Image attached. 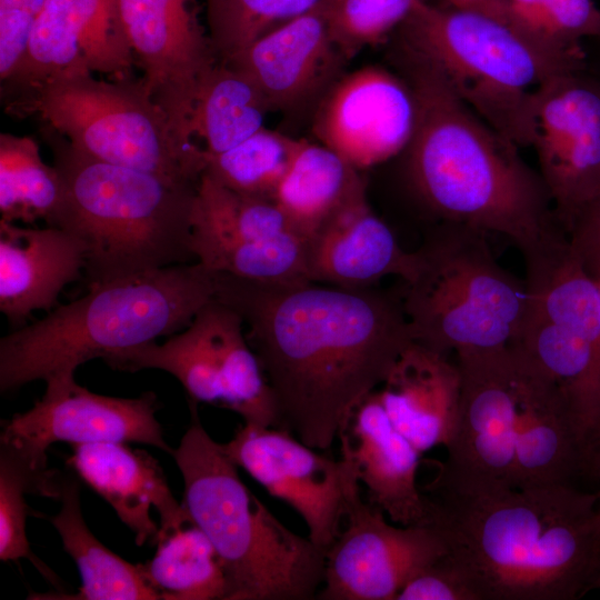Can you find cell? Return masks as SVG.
Here are the masks:
<instances>
[{
  "label": "cell",
  "mask_w": 600,
  "mask_h": 600,
  "mask_svg": "<svg viewBox=\"0 0 600 600\" xmlns=\"http://www.w3.org/2000/svg\"><path fill=\"white\" fill-rule=\"evenodd\" d=\"M214 298L242 318L272 390L277 428L328 451L352 408L414 341L400 296L216 273Z\"/></svg>",
  "instance_id": "cell-1"
},
{
  "label": "cell",
  "mask_w": 600,
  "mask_h": 600,
  "mask_svg": "<svg viewBox=\"0 0 600 600\" xmlns=\"http://www.w3.org/2000/svg\"><path fill=\"white\" fill-rule=\"evenodd\" d=\"M421 491L429 524L469 569L483 600H577L596 588V492L571 483H492L443 462Z\"/></svg>",
  "instance_id": "cell-2"
},
{
  "label": "cell",
  "mask_w": 600,
  "mask_h": 600,
  "mask_svg": "<svg viewBox=\"0 0 600 600\" xmlns=\"http://www.w3.org/2000/svg\"><path fill=\"white\" fill-rule=\"evenodd\" d=\"M399 61L416 106L408 178L441 223L503 236L521 253L561 228L518 147L481 121L421 52L403 42Z\"/></svg>",
  "instance_id": "cell-3"
},
{
  "label": "cell",
  "mask_w": 600,
  "mask_h": 600,
  "mask_svg": "<svg viewBox=\"0 0 600 600\" xmlns=\"http://www.w3.org/2000/svg\"><path fill=\"white\" fill-rule=\"evenodd\" d=\"M198 261L89 287L83 297L0 340V391L74 377L79 366L184 329L214 297Z\"/></svg>",
  "instance_id": "cell-4"
},
{
  "label": "cell",
  "mask_w": 600,
  "mask_h": 600,
  "mask_svg": "<svg viewBox=\"0 0 600 600\" xmlns=\"http://www.w3.org/2000/svg\"><path fill=\"white\" fill-rule=\"evenodd\" d=\"M40 132L64 186L54 227L82 241L89 287L196 261L190 242L198 186L91 158L47 126Z\"/></svg>",
  "instance_id": "cell-5"
},
{
  "label": "cell",
  "mask_w": 600,
  "mask_h": 600,
  "mask_svg": "<svg viewBox=\"0 0 600 600\" xmlns=\"http://www.w3.org/2000/svg\"><path fill=\"white\" fill-rule=\"evenodd\" d=\"M191 423L173 457L182 504L214 547L226 600H310L323 582L324 550L284 527L242 482L238 467L201 424Z\"/></svg>",
  "instance_id": "cell-6"
},
{
  "label": "cell",
  "mask_w": 600,
  "mask_h": 600,
  "mask_svg": "<svg viewBox=\"0 0 600 600\" xmlns=\"http://www.w3.org/2000/svg\"><path fill=\"white\" fill-rule=\"evenodd\" d=\"M401 28L403 42L431 60L457 96L517 147L531 144L536 90L583 68L582 50L554 48L490 16L424 0Z\"/></svg>",
  "instance_id": "cell-7"
},
{
  "label": "cell",
  "mask_w": 600,
  "mask_h": 600,
  "mask_svg": "<svg viewBox=\"0 0 600 600\" xmlns=\"http://www.w3.org/2000/svg\"><path fill=\"white\" fill-rule=\"evenodd\" d=\"M483 231L441 223L416 251L400 299L414 341L442 353L502 348L526 322V281L496 259Z\"/></svg>",
  "instance_id": "cell-8"
},
{
  "label": "cell",
  "mask_w": 600,
  "mask_h": 600,
  "mask_svg": "<svg viewBox=\"0 0 600 600\" xmlns=\"http://www.w3.org/2000/svg\"><path fill=\"white\" fill-rule=\"evenodd\" d=\"M4 101L11 117L39 118L91 158L176 183H199L202 153L178 141L142 78L103 80L70 70Z\"/></svg>",
  "instance_id": "cell-9"
},
{
  "label": "cell",
  "mask_w": 600,
  "mask_h": 600,
  "mask_svg": "<svg viewBox=\"0 0 600 600\" xmlns=\"http://www.w3.org/2000/svg\"><path fill=\"white\" fill-rule=\"evenodd\" d=\"M243 327L240 314L213 297L163 343L118 351L103 361L119 371H166L181 383L190 403L230 410L244 424L277 427L274 397Z\"/></svg>",
  "instance_id": "cell-10"
},
{
  "label": "cell",
  "mask_w": 600,
  "mask_h": 600,
  "mask_svg": "<svg viewBox=\"0 0 600 600\" xmlns=\"http://www.w3.org/2000/svg\"><path fill=\"white\" fill-rule=\"evenodd\" d=\"M449 546L432 524L394 526L363 500L361 486L350 494L340 532L324 550L319 600H396L404 584Z\"/></svg>",
  "instance_id": "cell-11"
},
{
  "label": "cell",
  "mask_w": 600,
  "mask_h": 600,
  "mask_svg": "<svg viewBox=\"0 0 600 600\" xmlns=\"http://www.w3.org/2000/svg\"><path fill=\"white\" fill-rule=\"evenodd\" d=\"M221 446L238 468L294 509L308 538L326 550L340 532L350 494L360 486L352 464L277 427L243 423Z\"/></svg>",
  "instance_id": "cell-12"
},
{
  "label": "cell",
  "mask_w": 600,
  "mask_h": 600,
  "mask_svg": "<svg viewBox=\"0 0 600 600\" xmlns=\"http://www.w3.org/2000/svg\"><path fill=\"white\" fill-rule=\"evenodd\" d=\"M530 146L556 220L567 233L600 196V84L580 71L541 84L533 96Z\"/></svg>",
  "instance_id": "cell-13"
},
{
  "label": "cell",
  "mask_w": 600,
  "mask_h": 600,
  "mask_svg": "<svg viewBox=\"0 0 600 600\" xmlns=\"http://www.w3.org/2000/svg\"><path fill=\"white\" fill-rule=\"evenodd\" d=\"M124 32L143 83L178 141L200 153L189 120L199 87L217 62L197 0H118Z\"/></svg>",
  "instance_id": "cell-14"
},
{
  "label": "cell",
  "mask_w": 600,
  "mask_h": 600,
  "mask_svg": "<svg viewBox=\"0 0 600 600\" xmlns=\"http://www.w3.org/2000/svg\"><path fill=\"white\" fill-rule=\"evenodd\" d=\"M134 63L118 0H44L22 58L1 81V96L6 100L70 70L130 79Z\"/></svg>",
  "instance_id": "cell-15"
},
{
  "label": "cell",
  "mask_w": 600,
  "mask_h": 600,
  "mask_svg": "<svg viewBox=\"0 0 600 600\" xmlns=\"http://www.w3.org/2000/svg\"><path fill=\"white\" fill-rule=\"evenodd\" d=\"M158 408L153 392L109 397L89 391L74 377L56 379L46 382L43 396L29 410L3 422L0 439L38 459H47V449L59 441L134 442L171 454L156 416Z\"/></svg>",
  "instance_id": "cell-16"
},
{
  "label": "cell",
  "mask_w": 600,
  "mask_h": 600,
  "mask_svg": "<svg viewBox=\"0 0 600 600\" xmlns=\"http://www.w3.org/2000/svg\"><path fill=\"white\" fill-rule=\"evenodd\" d=\"M454 356L461 374V401L443 464L472 479L516 486L514 347Z\"/></svg>",
  "instance_id": "cell-17"
},
{
  "label": "cell",
  "mask_w": 600,
  "mask_h": 600,
  "mask_svg": "<svg viewBox=\"0 0 600 600\" xmlns=\"http://www.w3.org/2000/svg\"><path fill=\"white\" fill-rule=\"evenodd\" d=\"M414 123L408 83L382 68L366 67L330 88L318 108L313 132L320 143L361 170L407 149Z\"/></svg>",
  "instance_id": "cell-18"
},
{
  "label": "cell",
  "mask_w": 600,
  "mask_h": 600,
  "mask_svg": "<svg viewBox=\"0 0 600 600\" xmlns=\"http://www.w3.org/2000/svg\"><path fill=\"white\" fill-rule=\"evenodd\" d=\"M338 439L340 456L352 464L369 503L396 524H429V508L417 484L421 452L391 423L379 388L352 408Z\"/></svg>",
  "instance_id": "cell-19"
},
{
  "label": "cell",
  "mask_w": 600,
  "mask_h": 600,
  "mask_svg": "<svg viewBox=\"0 0 600 600\" xmlns=\"http://www.w3.org/2000/svg\"><path fill=\"white\" fill-rule=\"evenodd\" d=\"M309 282L350 289L370 288L388 276L411 278L416 251L404 250L366 198V187L351 196L306 241Z\"/></svg>",
  "instance_id": "cell-20"
},
{
  "label": "cell",
  "mask_w": 600,
  "mask_h": 600,
  "mask_svg": "<svg viewBox=\"0 0 600 600\" xmlns=\"http://www.w3.org/2000/svg\"><path fill=\"white\" fill-rule=\"evenodd\" d=\"M326 8L327 0L223 62L246 72L271 110L304 102L330 81L346 60L331 37Z\"/></svg>",
  "instance_id": "cell-21"
},
{
  "label": "cell",
  "mask_w": 600,
  "mask_h": 600,
  "mask_svg": "<svg viewBox=\"0 0 600 600\" xmlns=\"http://www.w3.org/2000/svg\"><path fill=\"white\" fill-rule=\"evenodd\" d=\"M68 466L104 499L134 534L137 546L154 544L159 528L179 521V503L164 473L148 452L124 442L71 444Z\"/></svg>",
  "instance_id": "cell-22"
},
{
  "label": "cell",
  "mask_w": 600,
  "mask_h": 600,
  "mask_svg": "<svg viewBox=\"0 0 600 600\" xmlns=\"http://www.w3.org/2000/svg\"><path fill=\"white\" fill-rule=\"evenodd\" d=\"M516 487L570 483L586 450L553 380L517 344Z\"/></svg>",
  "instance_id": "cell-23"
},
{
  "label": "cell",
  "mask_w": 600,
  "mask_h": 600,
  "mask_svg": "<svg viewBox=\"0 0 600 600\" xmlns=\"http://www.w3.org/2000/svg\"><path fill=\"white\" fill-rule=\"evenodd\" d=\"M379 392L391 423L421 453L450 443L460 410L461 374L449 354L411 342Z\"/></svg>",
  "instance_id": "cell-24"
},
{
  "label": "cell",
  "mask_w": 600,
  "mask_h": 600,
  "mask_svg": "<svg viewBox=\"0 0 600 600\" xmlns=\"http://www.w3.org/2000/svg\"><path fill=\"white\" fill-rule=\"evenodd\" d=\"M84 264V246L72 232L0 220V311L12 326L36 310L50 311Z\"/></svg>",
  "instance_id": "cell-25"
},
{
  "label": "cell",
  "mask_w": 600,
  "mask_h": 600,
  "mask_svg": "<svg viewBox=\"0 0 600 600\" xmlns=\"http://www.w3.org/2000/svg\"><path fill=\"white\" fill-rule=\"evenodd\" d=\"M60 510L48 520L61 538L66 552L73 559L81 586L73 594L54 592L32 599L64 600H159L143 578L139 564H132L106 548L84 522L77 478L62 474Z\"/></svg>",
  "instance_id": "cell-26"
},
{
  "label": "cell",
  "mask_w": 600,
  "mask_h": 600,
  "mask_svg": "<svg viewBox=\"0 0 600 600\" xmlns=\"http://www.w3.org/2000/svg\"><path fill=\"white\" fill-rule=\"evenodd\" d=\"M358 171L322 143L301 139L272 200L306 241L351 196L366 187Z\"/></svg>",
  "instance_id": "cell-27"
},
{
  "label": "cell",
  "mask_w": 600,
  "mask_h": 600,
  "mask_svg": "<svg viewBox=\"0 0 600 600\" xmlns=\"http://www.w3.org/2000/svg\"><path fill=\"white\" fill-rule=\"evenodd\" d=\"M154 546L153 557L138 564L159 599L226 600L227 579L221 560L187 510L174 524L159 528Z\"/></svg>",
  "instance_id": "cell-28"
},
{
  "label": "cell",
  "mask_w": 600,
  "mask_h": 600,
  "mask_svg": "<svg viewBox=\"0 0 600 600\" xmlns=\"http://www.w3.org/2000/svg\"><path fill=\"white\" fill-rule=\"evenodd\" d=\"M269 111L268 101L246 72L217 61L197 93L189 120L192 141L194 137L201 140L202 154L224 152L263 129Z\"/></svg>",
  "instance_id": "cell-29"
},
{
  "label": "cell",
  "mask_w": 600,
  "mask_h": 600,
  "mask_svg": "<svg viewBox=\"0 0 600 600\" xmlns=\"http://www.w3.org/2000/svg\"><path fill=\"white\" fill-rule=\"evenodd\" d=\"M62 474L50 470L47 460L37 459L20 447L0 439V559L29 560L62 592L59 577L31 550L27 537L28 494L59 499Z\"/></svg>",
  "instance_id": "cell-30"
},
{
  "label": "cell",
  "mask_w": 600,
  "mask_h": 600,
  "mask_svg": "<svg viewBox=\"0 0 600 600\" xmlns=\"http://www.w3.org/2000/svg\"><path fill=\"white\" fill-rule=\"evenodd\" d=\"M64 201V186L54 166H48L32 138L0 134L1 220L56 226Z\"/></svg>",
  "instance_id": "cell-31"
},
{
  "label": "cell",
  "mask_w": 600,
  "mask_h": 600,
  "mask_svg": "<svg viewBox=\"0 0 600 600\" xmlns=\"http://www.w3.org/2000/svg\"><path fill=\"white\" fill-rule=\"evenodd\" d=\"M291 233L297 234L273 200L237 192L201 174L191 237L262 241Z\"/></svg>",
  "instance_id": "cell-32"
},
{
  "label": "cell",
  "mask_w": 600,
  "mask_h": 600,
  "mask_svg": "<svg viewBox=\"0 0 600 600\" xmlns=\"http://www.w3.org/2000/svg\"><path fill=\"white\" fill-rule=\"evenodd\" d=\"M190 246L196 261L216 273L269 284L309 282L304 240L293 233L262 241L191 237Z\"/></svg>",
  "instance_id": "cell-33"
},
{
  "label": "cell",
  "mask_w": 600,
  "mask_h": 600,
  "mask_svg": "<svg viewBox=\"0 0 600 600\" xmlns=\"http://www.w3.org/2000/svg\"><path fill=\"white\" fill-rule=\"evenodd\" d=\"M300 143L263 128L224 152L202 154L201 174L237 192L272 200Z\"/></svg>",
  "instance_id": "cell-34"
},
{
  "label": "cell",
  "mask_w": 600,
  "mask_h": 600,
  "mask_svg": "<svg viewBox=\"0 0 600 600\" xmlns=\"http://www.w3.org/2000/svg\"><path fill=\"white\" fill-rule=\"evenodd\" d=\"M326 0H207L209 38L217 61H228L263 34Z\"/></svg>",
  "instance_id": "cell-35"
},
{
  "label": "cell",
  "mask_w": 600,
  "mask_h": 600,
  "mask_svg": "<svg viewBox=\"0 0 600 600\" xmlns=\"http://www.w3.org/2000/svg\"><path fill=\"white\" fill-rule=\"evenodd\" d=\"M508 21L554 48L581 50L586 37L600 38V9L593 0H500Z\"/></svg>",
  "instance_id": "cell-36"
},
{
  "label": "cell",
  "mask_w": 600,
  "mask_h": 600,
  "mask_svg": "<svg viewBox=\"0 0 600 600\" xmlns=\"http://www.w3.org/2000/svg\"><path fill=\"white\" fill-rule=\"evenodd\" d=\"M418 0H327L331 37L346 60L383 41L407 20Z\"/></svg>",
  "instance_id": "cell-37"
},
{
  "label": "cell",
  "mask_w": 600,
  "mask_h": 600,
  "mask_svg": "<svg viewBox=\"0 0 600 600\" xmlns=\"http://www.w3.org/2000/svg\"><path fill=\"white\" fill-rule=\"evenodd\" d=\"M396 600H483V597L469 569L449 549L420 569Z\"/></svg>",
  "instance_id": "cell-38"
},
{
  "label": "cell",
  "mask_w": 600,
  "mask_h": 600,
  "mask_svg": "<svg viewBox=\"0 0 600 600\" xmlns=\"http://www.w3.org/2000/svg\"><path fill=\"white\" fill-rule=\"evenodd\" d=\"M43 0H0V79L6 80L22 58Z\"/></svg>",
  "instance_id": "cell-39"
},
{
  "label": "cell",
  "mask_w": 600,
  "mask_h": 600,
  "mask_svg": "<svg viewBox=\"0 0 600 600\" xmlns=\"http://www.w3.org/2000/svg\"><path fill=\"white\" fill-rule=\"evenodd\" d=\"M567 237L586 270L596 278L600 272V196L577 217Z\"/></svg>",
  "instance_id": "cell-40"
},
{
  "label": "cell",
  "mask_w": 600,
  "mask_h": 600,
  "mask_svg": "<svg viewBox=\"0 0 600 600\" xmlns=\"http://www.w3.org/2000/svg\"><path fill=\"white\" fill-rule=\"evenodd\" d=\"M451 8L474 11L504 21L507 16L500 0H446ZM510 24V23H509Z\"/></svg>",
  "instance_id": "cell-41"
},
{
  "label": "cell",
  "mask_w": 600,
  "mask_h": 600,
  "mask_svg": "<svg viewBox=\"0 0 600 600\" xmlns=\"http://www.w3.org/2000/svg\"><path fill=\"white\" fill-rule=\"evenodd\" d=\"M590 472L596 476V478L598 479V481L600 483V454L597 456L593 459V461L591 463V467H590ZM596 493H597V497H598V512H599V517H600V487H599V490Z\"/></svg>",
  "instance_id": "cell-42"
},
{
  "label": "cell",
  "mask_w": 600,
  "mask_h": 600,
  "mask_svg": "<svg viewBox=\"0 0 600 600\" xmlns=\"http://www.w3.org/2000/svg\"><path fill=\"white\" fill-rule=\"evenodd\" d=\"M594 589H597V590L600 591V576H599V578H598V580H597V583H596V588H594Z\"/></svg>",
  "instance_id": "cell-43"
},
{
  "label": "cell",
  "mask_w": 600,
  "mask_h": 600,
  "mask_svg": "<svg viewBox=\"0 0 600 600\" xmlns=\"http://www.w3.org/2000/svg\"><path fill=\"white\" fill-rule=\"evenodd\" d=\"M596 280H597L598 286H599V289H600V272H599L598 276L596 277Z\"/></svg>",
  "instance_id": "cell-44"
}]
</instances>
